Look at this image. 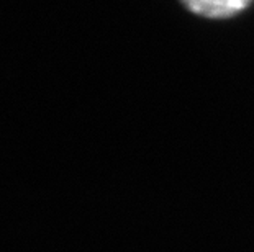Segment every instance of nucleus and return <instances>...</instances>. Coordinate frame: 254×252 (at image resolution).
<instances>
[{"label":"nucleus","instance_id":"1","mask_svg":"<svg viewBox=\"0 0 254 252\" xmlns=\"http://www.w3.org/2000/svg\"><path fill=\"white\" fill-rule=\"evenodd\" d=\"M187 10L203 18H231L250 7L253 0H182Z\"/></svg>","mask_w":254,"mask_h":252}]
</instances>
